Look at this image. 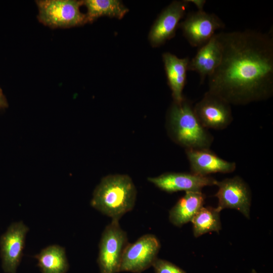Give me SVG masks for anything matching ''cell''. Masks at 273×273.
<instances>
[{"label": "cell", "instance_id": "5", "mask_svg": "<svg viewBox=\"0 0 273 273\" xmlns=\"http://www.w3.org/2000/svg\"><path fill=\"white\" fill-rule=\"evenodd\" d=\"M128 244L127 234L119 220H112L103 231L99 243L98 263L100 273L120 272L123 254Z\"/></svg>", "mask_w": 273, "mask_h": 273}, {"label": "cell", "instance_id": "6", "mask_svg": "<svg viewBox=\"0 0 273 273\" xmlns=\"http://www.w3.org/2000/svg\"><path fill=\"white\" fill-rule=\"evenodd\" d=\"M160 248L158 238L152 234L142 236L128 243L123 254L120 271L141 273L152 266Z\"/></svg>", "mask_w": 273, "mask_h": 273}, {"label": "cell", "instance_id": "7", "mask_svg": "<svg viewBox=\"0 0 273 273\" xmlns=\"http://www.w3.org/2000/svg\"><path fill=\"white\" fill-rule=\"evenodd\" d=\"M178 27L191 46L200 48L214 35L217 30L224 28L225 25L216 15L198 10L189 13Z\"/></svg>", "mask_w": 273, "mask_h": 273}, {"label": "cell", "instance_id": "8", "mask_svg": "<svg viewBox=\"0 0 273 273\" xmlns=\"http://www.w3.org/2000/svg\"><path fill=\"white\" fill-rule=\"evenodd\" d=\"M218 191L214 195L218 199L216 209L220 212L225 208H233L250 218L251 197L250 190L239 176L225 178L216 185Z\"/></svg>", "mask_w": 273, "mask_h": 273}, {"label": "cell", "instance_id": "13", "mask_svg": "<svg viewBox=\"0 0 273 273\" xmlns=\"http://www.w3.org/2000/svg\"><path fill=\"white\" fill-rule=\"evenodd\" d=\"M192 172L203 176L214 173H230L236 167L234 162L226 161L209 149H186Z\"/></svg>", "mask_w": 273, "mask_h": 273}, {"label": "cell", "instance_id": "21", "mask_svg": "<svg viewBox=\"0 0 273 273\" xmlns=\"http://www.w3.org/2000/svg\"><path fill=\"white\" fill-rule=\"evenodd\" d=\"M190 3H193L198 8V10H203V7L206 1L205 0H188Z\"/></svg>", "mask_w": 273, "mask_h": 273}, {"label": "cell", "instance_id": "14", "mask_svg": "<svg viewBox=\"0 0 273 273\" xmlns=\"http://www.w3.org/2000/svg\"><path fill=\"white\" fill-rule=\"evenodd\" d=\"M221 58V47L217 33L205 44L199 48L196 55L190 60L188 71L197 72L203 83L219 66Z\"/></svg>", "mask_w": 273, "mask_h": 273}, {"label": "cell", "instance_id": "9", "mask_svg": "<svg viewBox=\"0 0 273 273\" xmlns=\"http://www.w3.org/2000/svg\"><path fill=\"white\" fill-rule=\"evenodd\" d=\"M194 110L200 123L206 129H222L233 120L230 104L208 91L195 105Z\"/></svg>", "mask_w": 273, "mask_h": 273}, {"label": "cell", "instance_id": "1", "mask_svg": "<svg viewBox=\"0 0 273 273\" xmlns=\"http://www.w3.org/2000/svg\"><path fill=\"white\" fill-rule=\"evenodd\" d=\"M217 34L221 47V58L219 66L208 77V92L230 105H245L271 97V33L245 30Z\"/></svg>", "mask_w": 273, "mask_h": 273}, {"label": "cell", "instance_id": "23", "mask_svg": "<svg viewBox=\"0 0 273 273\" xmlns=\"http://www.w3.org/2000/svg\"><path fill=\"white\" fill-rule=\"evenodd\" d=\"M252 273H257L255 270H252Z\"/></svg>", "mask_w": 273, "mask_h": 273}, {"label": "cell", "instance_id": "16", "mask_svg": "<svg viewBox=\"0 0 273 273\" xmlns=\"http://www.w3.org/2000/svg\"><path fill=\"white\" fill-rule=\"evenodd\" d=\"M205 196L201 191L186 192L170 210L169 219L175 226L180 227L191 221L203 206Z\"/></svg>", "mask_w": 273, "mask_h": 273}, {"label": "cell", "instance_id": "10", "mask_svg": "<svg viewBox=\"0 0 273 273\" xmlns=\"http://www.w3.org/2000/svg\"><path fill=\"white\" fill-rule=\"evenodd\" d=\"M29 229L22 221L12 223L0 238L2 268L6 273H16L22 258Z\"/></svg>", "mask_w": 273, "mask_h": 273}, {"label": "cell", "instance_id": "12", "mask_svg": "<svg viewBox=\"0 0 273 273\" xmlns=\"http://www.w3.org/2000/svg\"><path fill=\"white\" fill-rule=\"evenodd\" d=\"M148 180L157 187L168 193L177 191H201L206 186L215 185L217 180L211 177L194 173L168 172Z\"/></svg>", "mask_w": 273, "mask_h": 273}, {"label": "cell", "instance_id": "3", "mask_svg": "<svg viewBox=\"0 0 273 273\" xmlns=\"http://www.w3.org/2000/svg\"><path fill=\"white\" fill-rule=\"evenodd\" d=\"M170 130L174 140L187 149H209L213 138L198 119L194 107L186 99L174 102L168 113Z\"/></svg>", "mask_w": 273, "mask_h": 273}, {"label": "cell", "instance_id": "20", "mask_svg": "<svg viewBox=\"0 0 273 273\" xmlns=\"http://www.w3.org/2000/svg\"><path fill=\"white\" fill-rule=\"evenodd\" d=\"M152 266L155 273H186L184 270L173 263L159 258L155 260Z\"/></svg>", "mask_w": 273, "mask_h": 273}, {"label": "cell", "instance_id": "22", "mask_svg": "<svg viewBox=\"0 0 273 273\" xmlns=\"http://www.w3.org/2000/svg\"><path fill=\"white\" fill-rule=\"evenodd\" d=\"M8 106V104L6 98L0 87V109L7 108Z\"/></svg>", "mask_w": 273, "mask_h": 273}, {"label": "cell", "instance_id": "4", "mask_svg": "<svg viewBox=\"0 0 273 273\" xmlns=\"http://www.w3.org/2000/svg\"><path fill=\"white\" fill-rule=\"evenodd\" d=\"M36 4L38 21L51 28H70L86 23L85 14L80 10L83 1L39 0Z\"/></svg>", "mask_w": 273, "mask_h": 273}, {"label": "cell", "instance_id": "15", "mask_svg": "<svg viewBox=\"0 0 273 273\" xmlns=\"http://www.w3.org/2000/svg\"><path fill=\"white\" fill-rule=\"evenodd\" d=\"M162 59L174 102L181 103L185 99L183 92L186 83L190 59L179 58L168 52L162 55Z\"/></svg>", "mask_w": 273, "mask_h": 273}, {"label": "cell", "instance_id": "17", "mask_svg": "<svg viewBox=\"0 0 273 273\" xmlns=\"http://www.w3.org/2000/svg\"><path fill=\"white\" fill-rule=\"evenodd\" d=\"M35 257L41 273H66L68 270L65 250L59 245L49 246Z\"/></svg>", "mask_w": 273, "mask_h": 273}, {"label": "cell", "instance_id": "18", "mask_svg": "<svg viewBox=\"0 0 273 273\" xmlns=\"http://www.w3.org/2000/svg\"><path fill=\"white\" fill-rule=\"evenodd\" d=\"M83 5L87 9L85 14L87 23H92L102 16L121 19L128 9L118 0H85Z\"/></svg>", "mask_w": 273, "mask_h": 273}, {"label": "cell", "instance_id": "11", "mask_svg": "<svg viewBox=\"0 0 273 273\" xmlns=\"http://www.w3.org/2000/svg\"><path fill=\"white\" fill-rule=\"evenodd\" d=\"M189 4L188 0L174 1L162 11L149 33L152 47H159L174 36Z\"/></svg>", "mask_w": 273, "mask_h": 273}, {"label": "cell", "instance_id": "2", "mask_svg": "<svg viewBox=\"0 0 273 273\" xmlns=\"http://www.w3.org/2000/svg\"><path fill=\"white\" fill-rule=\"evenodd\" d=\"M136 196L135 186L129 176L109 175L104 177L95 189L90 205L112 220H119L133 209Z\"/></svg>", "mask_w": 273, "mask_h": 273}, {"label": "cell", "instance_id": "19", "mask_svg": "<svg viewBox=\"0 0 273 273\" xmlns=\"http://www.w3.org/2000/svg\"><path fill=\"white\" fill-rule=\"evenodd\" d=\"M219 212L216 208L202 207L191 220L194 236L200 237L210 232L221 230Z\"/></svg>", "mask_w": 273, "mask_h": 273}]
</instances>
